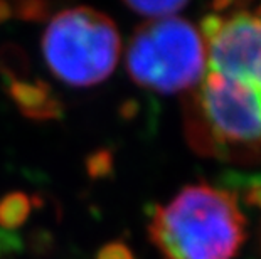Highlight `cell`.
<instances>
[{
    "label": "cell",
    "mask_w": 261,
    "mask_h": 259,
    "mask_svg": "<svg viewBox=\"0 0 261 259\" xmlns=\"http://www.w3.org/2000/svg\"><path fill=\"white\" fill-rule=\"evenodd\" d=\"M205 68L197 82L199 121L221 150L261 152V15L202 22Z\"/></svg>",
    "instance_id": "obj_1"
},
{
    "label": "cell",
    "mask_w": 261,
    "mask_h": 259,
    "mask_svg": "<svg viewBox=\"0 0 261 259\" xmlns=\"http://www.w3.org/2000/svg\"><path fill=\"white\" fill-rule=\"evenodd\" d=\"M148 233L164 259H232L244 239V216L227 192L189 185L155 207Z\"/></svg>",
    "instance_id": "obj_2"
},
{
    "label": "cell",
    "mask_w": 261,
    "mask_h": 259,
    "mask_svg": "<svg viewBox=\"0 0 261 259\" xmlns=\"http://www.w3.org/2000/svg\"><path fill=\"white\" fill-rule=\"evenodd\" d=\"M115 22L91 7L61 10L46 27L42 54L51 73L69 86H94L113 73L120 57Z\"/></svg>",
    "instance_id": "obj_3"
},
{
    "label": "cell",
    "mask_w": 261,
    "mask_h": 259,
    "mask_svg": "<svg viewBox=\"0 0 261 259\" xmlns=\"http://www.w3.org/2000/svg\"><path fill=\"white\" fill-rule=\"evenodd\" d=\"M204 68V37L191 22L179 17L142 24L126 49V69L132 79L165 95L196 86Z\"/></svg>",
    "instance_id": "obj_4"
},
{
    "label": "cell",
    "mask_w": 261,
    "mask_h": 259,
    "mask_svg": "<svg viewBox=\"0 0 261 259\" xmlns=\"http://www.w3.org/2000/svg\"><path fill=\"white\" fill-rule=\"evenodd\" d=\"M12 96L22 111L32 118H51L58 111V104L51 100L46 86L24 84V82L14 84Z\"/></svg>",
    "instance_id": "obj_5"
},
{
    "label": "cell",
    "mask_w": 261,
    "mask_h": 259,
    "mask_svg": "<svg viewBox=\"0 0 261 259\" xmlns=\"http://www.w3.org/2000/svg\"><path fill=\"white\" fill-rule=\"evenodd\" d=\"M31 199L22 192L7 194L0 199V227L15 229L22 225L29 217Z\"/></svg>",
    "instance_id": "obj_6"
},
{
    "label": "cell",
    "mask_w": 261,
    "mask_h": 259,
    "mask_svg": "<svg viewBox=\"0 0 261 259\" xmlns=\"http://www.w3.org/2000/svg\"><path fill=\"white\" fill-rule=\"evenodd\" d=\"M132 10L147 17L162 19L170 17L177 10H180L189 0H123Z\"/></svg>",
    "instance_id": "obj_7"
},
{
    "label": "cell",
    "mask_w": 261,
    "mask_h": 259,
    "mask_svg": "<svg viewBox=\"0 0 261 259\" xmlns=\"http://www.w3.org/2000/svg\"><path fill=\"white\" fill-rule=\"evenodd\" d=\"M96 259H133V254L123 242H110L98 251Z\"/></svg>",
    "instance_id": "obj_8"
}]
</instances>
